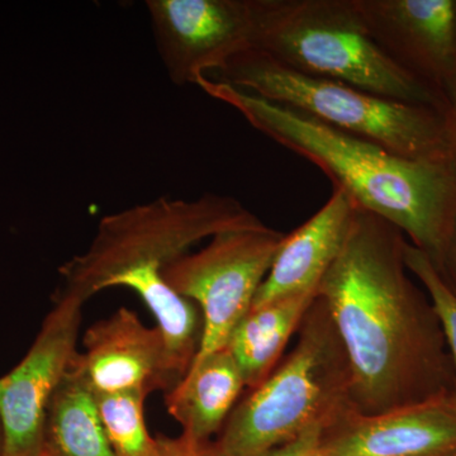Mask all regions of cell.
Here are the masks:
<instances>
[{
	"instance_id": "obj_1",
	"label": "cell",
	"mask_w": 456,
	"mask_h": 456,
	"mask_svg": "<svg viewBox=\"0 0 456 456\" xmlns=\"http://www.w3.org/2000/svg\"><path fill=\"white\" fill-rule=\"evenodd\" d=\"M407 239L356 208L338 259L321 281L351 369V402L379 415L456 388L439 320L404 263Z\"/></svg>"
},
{
	"instance_id": "obj_2",
	"label": "cell",
	"mask_w": 456,
	"mask_h": 456,
	"mask_svg": "<svg viewBox=\"0 0 456 456\" xmlns=\"http://www.w3.org/2000/svg\"><path fill=\"white\" fill-rule=\"evenodd\" d=\"M196 86L241 114L264 136L316 165L331 180L332 189L341 191L356 208L397 227L436 265L456 209L454 160H413L393 154L208 75Z\"/></svg>"
},
{
	"instance_id": "obj_3",
	"label": "cell",
	"mask_w": 456,
	"mask_h": 456,
	"mask_svg": "<svg viewBox=\"0 0 456 456\" xmlns=\"http://www.w3.org/2000/svg\"><path fill=\"white\" fill-rule=\"evenodd\" d=\"M263 224L236 198L222 194L137 204L102 218L89 248L60 266L59 293L86 303L108 288H130L154 314L171 355L193 358L202 342V311L165 281L164 269L203 240Z\"/></svg>"
},
{
	"instance_id": "obj_4",
	"label": "cell",
	"mask_w": 456,
	"mask_h": 456,
	"mask_svg": "<svg viewBox=\"0 0 456 456\" xmlns=\"http://www.w3.org/2000/svg\"><path fill=\"white\" fill-rule=\"evenodd\" d=\"M251 49L308 77L443 110L439 90L393 62L354 0H250Z\"/></svg>"
},
{
	"instance_id": "obj_5",
	"label": "cell",
	"mask_w": 456,
	"mask_h": 456,
	"mask_svg": "<svg viewBox=\"0 0 456 456\" xmlns=\"http://www.w3.org/2000/svg\"><path fill=\"white\" fill-rule=\"evenodd\" d=\"M351 369L340 335L317 296L297 330L296 345L240 398L218 434L232 456H263L354 408Z\"/></svg>"
},
{
	"instance_id": "obj_6",
	"label": "cell",
	"mask_w": 456,
	"mask_h": 456,
	"mask_svg": "<svg viewBox=\"0 0 456 456\" xmlns=\"http://www.w3.org/2000/svg\"><path fill=\"white\" fill-rule=\"evenodd\" d=\"M218 74L222 82L307 114L393 154L413 160H454L448 123L437 108L393 101L347 84L297 73L254 49L233 57Z\"/></svg>"
},
{
	"instance_id": "obj_7",
	"label": "cell",
	"mask_w": 456,
	"mask_h": 456,
	"mask_svg": "<svg viewBox=\"0 0 456 456\" xmlns=\"http://www.w3.org/2000/svg\"><path fill=\"white\" fill-rule=\"evenodd\" d=\"M284 236L266 224L226 231L164 269L165 281L202 311V345L194 362L226 347L231 332L253 307Z\"/></svg>"
},
{
	"instance_id": "obj_8",
	"label": "cell",
	"mask_w": 456,
	"mask_h": 456,
	"mask_svg": "<svg viewBox=\"0 0 456 456\" xmlns=\"http://www.w3.org/2000/svg\"><path fill=\"white\" fill-rule=\"evenodd\" d=\"M83 302L59 293L25 358L0 377L2 456H41L51 399L77 356Z\"/></svg>"
},
{
	"instance_id": "obj_9",
	"label": "cell",
	"mask_w": 456,
	"mask_h": 456,
	"mask_svg": "<svg viewBox=\"0 0 456 456\" xmlns=\"http://www.w3.org/2000/svg\"><path fill=\"white\" fill-rule=\"evenodd\" d=\"M156 49L171 82L196 84L251 49L250 0H147Z\"/></svg>"
},
{
	"instance_id": "obj_10",
	"label": "cell",
	"mask_w": 456,
	"mask_h": 456,
	"mask_svg": "<svg viewBox=\"0 0 456 456\" xmlns=\"http://www.w3.org/2000/svg\"><path fill=\"white\" fill-rule=\"evenodd\" d=\"M84 353L73 368L95 395L137 391L169 392L183 379L163 332L150 329L128 308H118L86 330Z\"/></svg>"
},
{
	"instance_id": "obj_11",
	"label": "cell",
	"mask_w": 456,
	"mask_h": 456,
	"mask_svg": "<svg viewBox=\"0 0 456 456\" xmlns=\"http://www.w3.org/2000/svg\"><path fill=\"white\" fill-rule=\"evenodd\" d=\"M321 446L326 456H455L456 388L379 415L350 408L322 428Z\"/></svg>"
},
{
	"instance_id": "obj_12",
	"label": "cell",
	"mask_w": 456,
	"mask_h": 456,
	"mask_svg": "<svg viewBox=\"0 0 456 456\" xmlns=\"http://www.w3.org/2000/svg\"><path fill=\"white\" fill-rule=\"evenodd\" d=\"M354 2L383 53L441 93L456 66V0Z\"/></svg>"
},
{
	"instance_id": "obj_13",
	"label": "cell",
	"mask_w": 456,
	"mask_h": 456,
	"mask_svg": "<svg viewBox=\"0 0 456 456\" xmlns=\"http://www.w3.org/2000/svg\"><path fill=\"white\" fill-rule=\"evenodd\" d=\"M354 212L355 206L349 198L332 189L320 211L285 233L251 308L288 297L318 294L321 281L344 246Z\"/></svg>"
},
{
	"instance_id": "obj_14",
	"label": "cell",
	"mask_w": 456,
	"mask_h": 456,
	"mask_svg": "<svg viewBox=\"0 0 456 456\" xmlns=\"http://www.w3.org/2000/svg\"><path fill=\"white\" fill-rule=\"evenodd\" d=\"M246 389L244 378L226 347L193 362L185 377L165 395L167 412L183 435L211 441L220 434Z\"/></svg>"
},
{
	"instance_id": "obj_15",
	"label": "cell",
	"mask_w": 456,
	"mask_h": 456,
	"mask_svg": "<svg viewBox=\"0 0 456 456\" xmlns=\"http://www.w3.org/2000/svg\"><path fill=\"white\" fill-rule=\"evenodd\" d=\"M316 298L317 294H305L277 299L251 308L237 323L226 349L241 371L246 389L259 386L274 370Z\"/></svg>"
},
{
	"instance_id": "obj_16",
	"label": "cell",
	"mask_w": 456,
	"mask_h": 456,
	"mask_svg": "<svg viewBox=\"0 0 456 456\" xmlns=\"http://www.w3.org/2000/svg\"><path fill=\"white\" fill-rule=\"evenodd\" d=\"M44 452L50 456H118L102 424L94 392L73 365L51 399Z\"/></svg>"
},
{
	"instance_id": "obj_17",
	"label": "cell",
	"mask_w": 456,
	"mask_h": 456,
	"mask_svg": "<svg viewBox=\"0 0 456 456\" xmlns=\"http://www.w3.org/2000/svg\"><path fill=\"white\" fill-rule=\"evenodd\" d=\"M146 397L137 391L95 395L102 424L118 456H159L158 440L147 431L143 415Z\"/></svg>"
},
{
	"instance_id": "obj_18",
	"label": "cell",
	"mask_w": 456,
	"mask_h": 456,
	"mask_svg": "<svg viewBox=\"0 0 456 456\" xmlns=\"http://www.w3.org/2000/svg\"><path fill=\"white\" fill-rule=\"evenodd\" d=\"M403 254L408 272L424 288L439 320L441 331L452 356L456 384V294L441 278L430 257L408 240L404 244Z\"/></svg>"
},
{
	"instance_id": "obj_19",
	"label": "cell",
	"mask_w": 456,
	"mask_h": 456,
	"mask_svg": "<svg viewBox=\"0 0 456 456\" xmlns=\"http://www.w3.org/2000/svg\"><path fill=\"white\" fill-rule=\"evenodd\" d=\"M159 456H232L215 441H196L185 435L179 437L158 436Z\"/></svg>"
},
{
	"instance_id": "obj_20",
	"label": "cell",
	"mask_w": 456,
	"mask_h": 456,
	"mask_svg": "<svg viewBox=\"0 0 456 456\" xmlns=\"http://www.w3.org/2000/svg\"><path fill=\"white\" fill-rule=\"evenodd\" d=\"M322 428H312L296 439L270 450L263 456H326L321 446Z\"/></svg>"
},
{
	"instance_id": "obj_21",
	"label": "cell",
	"mask_w": 456,
	"mask_h": 456,
	"mask_svg": "<svg viewBox=\"0 0 456 456\" xmlns=\"http://www.w3.org/2000/svg\"><path fill=\"white\" fill-rule=\"evenodd\" d=\"M435 266L444 281L456 294V209L450 222L440 259Z\"/></svg>"
},
{
	"instance_id": "obj_22",
	"label": "cell",
	"mask_w": 456,
	"mask_h": 456,
	"mask_svg": "<svg viewBox=\"0 0 456 456\" xmlns=\"http://www.w3.org/2000/svg\"><path fill=\"white\" fill-rule=\"evenodd\" d=\"M441 93H443L444 102H445L444 116L448 123L450 142H452V155L456 161V66L448 79L443 84Z\"/></svg>"
},
{
	"instance_id": "obj_23",
	"label": "cell",
	"mask_w": 456,
	"mask_h": 456,
	"mask_svg": "<svg viewBox=\"0 0 456 456\" xmlns=\"http://www.w3.org/2000/svg\"><path fill=\"white\" fill-rule=\"evenodd\" d=\"M3 445H4V432H3L2 419H0V456H2Z\"/></svg>"
},
{
	"instance_id": "obj_24",
	"label": "cell",
	"mask_w": 456,
	"mask_h": 456,
	"mask_svg": "<svg viewBox=\"0 0 456 456\" xmlns=\"http://www.w3.org/2000/svg\"><path fill=\"white\" fill-rule=\"evenodd\" d=\"M41 456H50V455L46 454V452H44V454H42Z\"/></svg>"
},
{
	"instance_id": "obj_25",
	"label": "cell",
	"mask_w": 456,
	"mask_h": 456,
	"mask_svg": "<svg viewBox=\"0 0 456 456\" xmlns=\"http://www.w3.org/2000/svg\"><path fill=\"white\" fill-rule=\"evenodd\" d=\"M456 456V455H455Z\"/></svg>"
}]
</instances>
